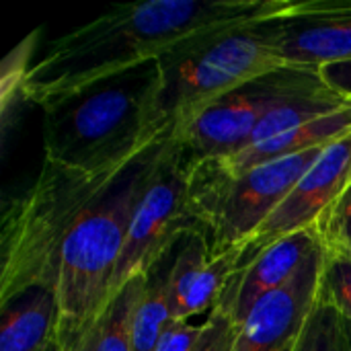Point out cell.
<instances>
[{
    "label": "cell",
    "instance_id": "obj_1",
    "mask_svg": "<svg viewBox=\"0 0 351 351\" xmlns=\"http://www.w3.org/2000/svg\"><path fill=\"white\" fill-rule=\"evenodd\" d=\"M290 0H146L113 6L53 39L19 80L21 95L43 107L99 78L158 60L179 43L220 29L278 19Z\"/></svg>",
    "mask_w": 351,
    "mask_h": 351
},
{
    "label": "cell",
    "instance_id": "obj_2",
    "mask_svg": "<svg viewBox=\"0 0 351 351\" xmlns=\"http://www.w3.org/2000/svg\"><path fill=\"white\" fill-rule=\"evenodd\" d=\"M158 60L99 78L43 105L45 160L84 171L109 173L125 167L158 136Z\"/></svg>",
    "mask_w": 351,
    "mask_h": 351
},
{
    "label": "cell",
    "instance_id": "obj_3",
    "mask_svg": "<svg viewBox=\"0 0 351 351\" xmlns=\"http://www.w3.org/2000/svg\"><path fill=\"white\" fill-rule=\"evenodd\" d=\"M173 136L175 130L165 132L117 171L70 230L62 249L56 286L60 302L58 335L86 331L111 300L117 261L132 220Z\"/></svg>",
    "mask_w": 351,
    "mask_h": 351
},
{
    "label": "cell",
    "instance_id": "obj_4",
    "mask_svg": "<svg viewBox=\"0 0 351 351\" xmlns=\"http://www.w3.org/2000/svg\"><path fill=\"white\" fill-rule=\"evenodd\" d=\"M117 171L84 173L43 160L35 183L4 210L0 304L33 286L56 290L70 230Z\"/></svg>",
    "mask_w": 351,
    "mask_h": 351
},
{
    "label": "cell",
    "instance_id": "obj_5",
    "mask_svg": "<svg viewBox=\"0 0 351 351\" xmlns=\"http://www.w3.org/2000/svg\"><path fill=\"white\" fill-rule=\"evenodd\" d=\"M261 23L191 37L158 58L156 121L160 128L177 130L239 84L288 66L267 41Z\"/></svg>",
    "mask_w": 351,
    "mask_h": 351
},
{
    "label": "cell",
    "instance_id": "obj_6",
    "mask_svg": "<svg viewBox=\"0 0 351 351\" xmlns=\"http://www.w3.org/2000/svg\"><path fill=\"white\" fill-rule=\"evenodd\" d=\"M325 148L257 165L243 173L226 171L216 158L189 167V204L210 241L212 257L243 247Z\"/></svg>",
    "mask_w": 351,
    "mask_h": 351
},
{
    "label": "cell",
    "instance_id": "obj_7",
    "mask_svg": "<svg viewBox=\"0 0 351 351\" xmlns=\"http://www.w3.org/2000/svg\"><path fill=\"white\" fill-rule=\"evenodd\" d=\"M325 86L319 70L304 66H282L239 84L175 130L185 162L193 167L237 154L274 109Z\"/></svg>",
    "mask_w": 351,
    "mask_h": 351
},
{
    "label": "cell",
    "instance_id": "obj_8",
    "mask_svg": "<svg viewBox=\"0 0 351 351\" xmlns=\"http://www.w3.org/2000/svg\"><path fill=\"white\" fill-rule=\"evenodd\" d=\"M191 230H202V226L189 204V165L183 158L177 136H173L171 146L132 220L115 269L113 294L134 276L146 274L183 234Z\"/></svg>",
    "mask_w": 351,
    "mask_h": 351
},
{
    "label": "cell",
    "instance_id": "obj_9",
    "mask_svg": "<svg viewBox=\"0 0 351 351\" xmlns=\"http://www.w3.org/2000/svg\"><path fill=\"white\" fill-rule=\"evenodd\" d=\"M351 181V134L329 144L319 160L302 175L265 224L243 245L239 267L253 261L274 243L313 228L323 212ZM237 267V269H239Z\"/></svg>",
    "mask_w": 351,
    "mask_h": 351
},
{
    "label": "cell",
    "instance_id": "obj_10",
    "mask_svg": "<svg viewBox=\"0 0 351 351\" xmlns=\"http://www.w3.org/2000/svg\"><path fill=\"white\" fill-rule=\"evenodd\" d=\"M261 29L288 66L323 68L351 58V0L294 2L288 14Z\"/></svg>",
    "mask_w": 351,
    "mask_h": 351
},
{
    "label": "cell",
    "instance_id": "obj_11",
    "mask_svg": "<svg viewBox=\"0 0 351 351\" xmlns=\"http://www.w3.org/2000/svg\"><path fill=\"white\" fill-rule=\"evenodd\" d=\"M323 263L325 251L321 247L286 288L265 296L253 308L249 319L239 327L230 351L294 350L302 325L317 302Z\"/></svg>",
    "mask_w": 351,
    "mask_h": 351
},
{
    "label": "cell",
    "instance_id": "obj_12",
    "mask_svg": "<svg viewBox=\"0 0 351 351\" xmlns=\"http://www.w3.org/2000/svg\"><path fill=\"white\" fill-rule=\"evenodd\" d=\"M319 249L321 241L315 228L300 230L274 243L232 274L218 302V311L241 327L253 308L265 296L286 288Z\"/></svg>",
    "mask_w": 351,
    "mask_h": 351
},
{
    "label": "cell",
    "instance_id": "obj_13",
    "mask_svg": "<svg viewBox=\"0 0 351 351\" xmlns=\"http://www.w3.org/2000/svg\"><path fill=\"white\" fill-rule=\"evenodd\" d=\"M0 351H43L60 333L53 288L33 286L0 304Z\"/></svg>",
    "mask_w": 351,
    "mask_h": 351
},
{
    "label": "cell",
    "instance_id": "obj_14",
    "mask_svg": "<svg viewBox=\"0 0 351 351\" xmlns=\"http://www.w3.org/2000/svg\"><path fill=\"white\" fill-rule=\"evenodd\" d=\"M348 134H351V105L335 113L317 117L298 128H292L288 132H282L269 140L251 144L228 158H220V162L230 173H243L257 165L288 158L315 148H325Z\"/></svg>",
    "mask_w": 351,
    "mask_h": 351
},
{
    "label": "cell",
    "instance_id": "obj_15",
    "mask_svg": "<svg viewBox=\"0 0 351 351\" xmlns=\"http://www.w3.org/2000/svg\"><path fill=\"white\" fill-rule=\"evenodd\" d=\"M177 243L146 271V288L134 315V351H156L165 331L177 321L171 300V267Z\"/></svg>",
    "mask_w": 351,
    "mask_h": 351
},
{
    "label": "cell",
    "instance_id": "obj_16",
    "mask_svg": "<svg viewBox=\"0 0 351 351\" xmlns=\"http://www.w3.org/2000/svg\"><path fill=\"white\" fill-rule=\"evenodd\" d=\"M144 288L146 274H138L111 296L97 323V351H134V315Z\"/></svg>",
    "mask_w": 351,
    "mask_h": 351
},
{
    "label": "cell",
    "instance_id": "obj_17",
    "mask_svg": "<svg viewBox=\"0 0 351 351\" xmlns=\"http://www.w3.org/2000/svg\"><path fill=\"white\" fill-rule=\"evenodd\" d=\"M292 351H351V329L343 317L317 296Z\"/></svg>",
    "mask_w": 351,
    "mask_h": 351
},
{
    "label": "cell",
    "instance_id": "obj_18",
    "mask_svg": "<svg viewBox=\"0 0 351 351\" xmlns=\"http://www.w3.org/2000/svg\"><path fill=\"white\" fill-rule=\"evenodd\" d=\"M327 255L351 257V181L313 226Z\"/></svg>",
    "mask_w": 351,
    "mask_h": 351
},
{
    "label": "cell",
    "instance_id": "obj_19",
    "mask_svg": "<svg viewBox=\"0 0 351 351\" xmlns=\"http://www.w3.org/2000/svg\"><path fill=\"white\" fill-rule=\"evenodd\" d=\"M319 298L331 304L351 329V257L327 255L321 271Z\"/></svg>",
    "mask_w": 351,
    "mask_h": 351
},
{
    "label": "cell",
    "instance_id": "obj_20",
    "mask_svg": "<svg viewBox=\"0 0 351 351\" xmlns=\"http://www.w3.org/2000/svg\"><path fill=\"white\" fill-rule=\"evenodd\" d=\"M214 313V311H212ZM210 313V315H212ZM210 315L204 317H189V319H177L162 335L156 351H193L197 348Z\"/></svg>",
    "mask_w": 351,
    "mask_h": 351
},
{
    "label": "cell",
    "instance_id": "obj_21",
    "mask_svg": "<svg viewBox=\"0 0 351 351\" xmlns=\"http://www.w3.org/2000/svg\"><path fill=\"white\" fill-rule=\"evenodd\" d=\"M239 335V327L218 308L210 315L208 327L193 351H230Z\"/></svg>",
    "mask_w": 351,
    "mask_h": 351
},
{
    "label": "cell",
    "instance_id": "obj_22",
    "mask_svg": "<svg viewBox=\"0 0 351 351\" xmlns=\"http://www.w3.org/2000/svg\"><path fill=\"white\" fill-rule=\"evenodd\" d=\"M319 74L333 93L351 103V58L319 68Z\"/></svg>",
    "mask_w": 351,
    "mask_h": 351
},
{
    "label": "cell",
    "instance_id": "obj_23",
    "mask_svg": "<svg viewBox=\"0 0 351 351\" xmlns=\"http://www.w3.org/2000/svg\"><path fill=\"white\" fill-rule=\"evenodd\" d=\"M97 323L76 335H58L64 351H97V335H99Z\"/></svg>",
    "mask_w": 351,
    "mask_h": 351
},
{
    "label": "cell",
    "instance_id": "obj_24",
    "mask_svg": "<svg viewBox=\"0 0 351 351\" xmlns=\"http://www.w3.org/2000/svg\"><path fill=\"white\" fill-rule=\"evenodd\" d=\"M43 351H64V348H62V341H60V337H58L56 341H51V343H49V346H47V348H45Z\"/></svg>",
    "mask_w": 351,
    "mask_h": 351
}]
</instances>
